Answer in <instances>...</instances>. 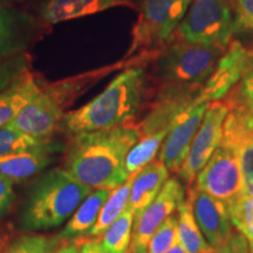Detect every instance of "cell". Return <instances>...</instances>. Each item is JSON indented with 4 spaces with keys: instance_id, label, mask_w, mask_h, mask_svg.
Returning <instances> with one entry per match:
<instances>
[{
    "instance_id": "3",
    "label": "cell",
    "mask_w": 253,
    "mask_h": 253,
    "mask_svg": "<svg viewBox=\"0 0 253 253\" xmlns=\"http://www.w3.org/2000/svg\"><path fill=\"white\" fill-rule=\"evenodd\" d=\"M147 65H132L123 69L104 88L80 108L67 113L60 126L67 134L106 130L131 122L148 95Z\"/></svg>"
},
{
    "instance_id": "36",
    "label": "cell",
    "mask_w": 253,
    "mask_h": 253,
    "mask_svg": "<svg viewBox=\"0 0 253 253\" xmlns=\"http://www.w3.org/2000/svg\"><path fill=\"white\" fill-rule=\"evenodd\" d=\"M166 253H189L188 251H186V250L183 248V245L181 244V243L179 242H177L175 245L172 246L171 249L169 250V251H167Z\"/></svg>"
},
{
    "instance_id": "39",
    "label": "cell",
    "mask_w": 253,
    "mask_h": 253,
    "mask_svg": "<svg viewBox=\"0 0 253 253\" xmlns=\"http://www.w3.org/2000/svg\"><path fill=\"white\" fill-rule=\"evenodd\" d=\"M249 253H253V245H249Z\"/></svg>"
},
{
    "instance_id": "15",
    "label": "cell",
    "mask_w": 253,
    "mask_h": 253,
    "mask_svg": "<svg viewBox=\"0 0 253 253\" xmlns=\"http://www.w3.org/2000/svg\"><path fill=\"white\" fill-rule=\"evenodd\" d=\"M61 145L49 140L30 149L0 158V175L13 182H23L42 172L55 161Z\"/></svg>"
},
{
    "instance_id": "28",
    "label": "cell",
    "mask_w": 253,
    "mask_h": 253,
    "mask_svg": "<svg viewBox=\"0 0 253 253\" xmlns=\"http://www.w3.org/2000/svg\"><path fill=\"white\" fill-rule=\"evenodd\" d=\"M179 242L177 217L171 214L158 226L148 243L147 253H166Z\"/></svg>"
},
{
    "instance_id": "38",
    "label": "cell",
    "mask_w": 253,
    "mask_h": 253,
    "mask_svg": "<svg viewBox=\"0 0 253 253\" xmlns=\"http://www.w3.org/2000/svg\"><path fill=\"white\" fill-rule=\"evenodd\" d=\"M11 1H17V0H0V2H1V4H8V2H11Z\"/></svg>"
},
{
    "instance_id": "5",
    "label": "cell",
    "mask_w": 253,
    "mask_h": 253,
    "mask_svg": "<svg viewBox=\"0 0 253 253\" xmlns=\"http://www.w3.org/2000/svg\"><path fill=\"white\" fill-rule=\"evenodd\" d=\"M225 49L199 45L173 37L157 50L153 62V75L161 87L204 86Z\"/></svg>"
},
{
    "instance_id": "26",
    "label": "cell",
    "mask_w": 253,
    "mask_h": 253,
    "mask_svg": "<svg viewBox=\"0 0 253 253\" xmlns=\"http://www.w3.org/2000/svg\"><path fill=\"white\" fill-rule=\"evenodd\" d=\"M220 101L253 116V52L239 82Z\"/></svg>"
},
{
    "instance_id": "29",
    "label": "cell",
    "mask_w": 253,
    "mask_h": 253,
    "mask_svg": "<svg viewBox=\"0 0 253 253\" xmlns=\"http://www.w3.org/2000/svg\"><path fill=\"white\" fill-rule=\"evenodd\" d=\"M27 61L24 54L0 60V93L11 87L27 72Z\"/></svg>"
},
{
    "instance_id": "9",
    "label": "cell",
    "mask_w": 253,
    "mask_h": 253,
    "mask_svg": "<svg viewBox=\"0 0 253 253\" xmlns=\"http://www.w3.org/2000/svg\"><path fill=\"white\" fill-rule=\"evenodd\" d=\"M194 185L226 204L233 201L243 192L242 173L235 153L220 144L196 176Z\"/></svg>"
},
{
    "instance_id": "37",
    "label": "cell",
    "mask_w": 253,
    "mask_h": 253,
    "mask_svg": "<svg viewBox=\"0 0 253 253\" xmlns=\"http://www.w3.org/2000/svg\"><path fill=\"white\" fill-rule=\"evenodd\" d=\"M5 246V243H4V239L1 238V236H0V253L2 252V249H4Z\"/></svg>"
},
{
    "instance_id": "17",
    "label": "cell",
    "mask_w": 253,
    "mask_h": 253,
    "mask_svg": "<svg viewBox=\"0 0 253 253\" xmlns=\"http://www.w3.org/2000/svg\"><path fill=\"white\" fill-rule=\"evenodd\" d=\"M121 6L134 7V4L131 0H47L40 19L45 25H55Z\"/></svg>"
},
{
    "instance_id": "8",
    "label": "cell",
    "mask_w": 253,
    "mask_h": 253,
    "mask_svg": "<svg viewBox=\"0 0 253 253\" xmlns=\"http://www.w3.org/2000/svg\"><path fill=\"white\" fill-rule=\"evenodd\" d=\"M227 113L229 108L223 101H213L209 103L201 126L190 145L184 163L178 171L182 181L188 186L194 184L196 176L220 145L224 121Z\"/></svg>"
},
{
    "instance_id": "10",
    "label": "cell",
    "mask_w": 253,
    "mask_h": 253,
    "mask_svg": "<svg viewBox=\"0 0 253 253\" xmlns=\"http://www.w3.org/2000/svg\"><path fill=\"white\" fill-rule=\"evenodd\" d=\"M184 201V189L178 179L169 178L151 203L135 218L129 253H147L148 243L158 226L173 214Z\"/></svg>"
},
{
    "instance_id": "19",
    "label": "cell",
    "mask_w": 253,
    "mask_h": 253,
    "mask_svg": "<svg viewBox=\"0 0 253 253\" xmlns=\"http://www.w3.org/2000/svg\"><path fill=\"white\" fill-rule=\"evenodd\" d=\"M112 191L110 189H96L91 191L67 220L65 229L60 232V238L67 242L84 238L97 220L101 209Z\"/></svg>"
},
{
    "instance_id": "35",
    "label": "cell",
    "mask_w": 253,
    "mask_h": 253,
    "mask_svg": "<svg viewBox=\"0 0 253 253\" xmlns=\"http://www.w3.org/2000/svg\"><path fill=\"white\" fill-rule=\"evenodd\" d=\"M79 249H80V245L74 240V243H67V244L61 245L56 250H52L49 253H79Z\"/></svg>"
},
{
    "instance_id": "1",
    "label": "cell",
    "mask_w": 253,
    "mask_h": 253,
    "mask_svg": "<svg viewBox=\"0 0 253 253\" xmlns=\"http://www.w3.org/2000/svg\"><path fill=\"white\" fill-rule=\"evenodd\" d=\"M138 140L140 130L132 122L73 136L66 155V171L93 190L116 189L129 178L126 157Z\"/></svg>"
},
{
    "instance_id": "24",
    "label": "cell",
    "mask_w": 253,
    "mask_h": 253,
    "mask_svg": "<svg viewBox=\"0 0 253 253\" xmlns=\"http://www.w3.org/2000/svg\"><path fill=\"white\" fill-rule=\"evenodd\" d=\"M166 137V134H156L140 137L137 143L129 150L126 157L125 170L126 175H134L141 169H143L145 166L153 162L158 150H161V147H162Z\"/></svg>"
},
{
    "instance_id": "7",
    "label": "cell",
    "mask_w": 253,
    "mask_h": 253,
    "mask_svg": "<svg viewBox=\"0 0 253 253\" xmlns=\"http://www.w3.org/2000/svg\"><path fill=\"white\" fill-rule=\"evenodd\" d=\"M235 21L233 0H194L175 37L226 49L235 36Z\"/></svg>"
},
{
    "instance_id": "33",
    "label": "cell",
    "mask_w": 253,
    "mask_h": 253,
    "mask_svg": "<svg viewBox=\"0 0 253 253\" xmlns=\"http://www.w3.org/2000/svg\"><path fill=\"white\" fill-rule=\"evenodd\" d=\"M218 253H249V243L238 231H232L225 244L217 250Z\"/></svg>"
},
{
    "instance_id": "2",
    "label": "cell",
    "mask_w": 253,
    "mask_h": 253,
    "mask_svg": "<svg viewBox=\"0 0 253 253\" xmlns=\"http://www.w3.org/2000/svg\"><path fill=\"white\" fill-rule=\"evenodd\" d=\"M155 55L156 52L122 59L106 67L93 69L53 82L45 88H41L39 93L7 126L38 140H48L61 125L63 118L67 114L66 109L72 106L84 91L110 73L132 65H149Z\"/></svg>"
},
{
    "instance_id": "20",
    "label": "cell",
    "mask_w": 253,
    "mask_h": 253,
    "mask_svg": "<svg viewBox=\"0 0 253 253\" xmlns=\"http://www.w3.org/2000/svg\"><path fill=\"white\" fill-rule=\"evenodd\" d=\"M40 89L33 75L26 72L11 87L0 93V128L13 121Z\"/></svg>"
},
{
    "instance_id": "34",
    "label": "cell",
    "mask_w": 253,
    "mask_h": 253,
    "mask_svg": "<svg viewBox=\"0 0 253 253\" xmlns=\"http://www.w3.org/2000/svg\"><path fill=\"white\" fill-rule=\"evenodd\" d=\"M79 253H107L104 251L100 243V238L97 237H90L88 239H84L82 244L79 249Z\"/></svg>"
},
{
    "instance_id": "27",
    "label": "cell",
    "mask_w": 253,
    "mask_h": 253,
    "mask_svg": "<svg viewBox=\"0 0 253 253\" xmlns=\"http://www.w3.org/2000/svg\"><path fill=\"white\" fill-rule=\"evenodd\" d=\"M43 141L46 140H38L24 132L15 130L11 126H5L0 128V158L21 153L42 143Z\"/></svg>"
},
{
    "instance_id": "4",
    "label": "cell",
    "mask_w": 253,
    "mask_h": 253,
    "mask_svg": "<svg viewBox=\"0 0 253 253\" xmlns=\"http://www.w3.org/2000/svg\"><path fill=\"white\" fill-rule=\"evenodd\" d=\"M93 189L73 178L66 169L41 173L28 190L21 213V227L46 231L67 221Z\"/></svg>"
},
{
    "instance_id": "12",
    "label": "cell",
    "mask_w": 253,
    "mask_h": 253,
    "mask_svg": "<svg viewBox=\"0 0 253 253\" xmlns=\"http://www.w3.org/2000/svg\"><path fill=\"white\" fill-rule=\"evenodd\" d=\"M221 143L233 151L243 179V192L253 195V116L238 108L227 107Z\"/></svg>"
},
{
    "instance_id": "31",
    "label": "cell",
    "mask_w": 253,
    "mask_h": 253,
    "mask_svg": "<svg viewBox=\"0 0 253 253\" xmlns=\"http://www.w3.org/2000/svg\"><path fill=\"white\" fill-rule=\"evenodd\" d=\"M235 2V34L253 33V0H233Z\"/></svg>"
},
{
    "instance_id": "18",
    "label": "cell",
    "mask_w": 253,
    "mask_h": 253,
    "mask_svg": "<svg viewBox=\"0 0 253 253\" xmlns=\"http://www.w3.org/2000/svg\"><path fill=\"white\" fill-rule=\"evenodd\" d=\"M168 179L169 170L160 160L153 161L135 173L128 204L135 218L157 197Z\"/></svg>"
},
{
    "instance_id": "13",
    "label": "cell",
    "mask_w": 253,
    "mask_h": 253,
    "mask_svg": "<svg viewBox=\"0 0 253 253\" xmlns=\"http://www.w3.org/2000/svg\"><path fill=\"white\" fill-rule=\"evenodd\" d=\"M188 199L191 202L195 219L209 245L216 250L221 248L233 231L227 204L194 184L188 188Z\"/></svg>"
},
{
    "instance_id": "6",
    "label": "cell",
    "mask_w": 253,
    "mask_h": 253,
    "mask_svg": "<svg viewBox=\"0 0 253 253\" xmlns=\"http://www.w3.org/2000/svg\"><path fill=\"white\" fill-rule=\"evenodd\" d=\"M194 0H141L131 42L125 58L153 53L175 37Z\"/></svg>"
},
{
    "instance_id": "16",
    "label": "cell",
    "mask_w": 253,
    "mask_h": 253,
    "mask_svg": "<svg viewBox=\"0 0 253 253\" xmlns=\"http://www.w3.org/2000/svg\"><path fill=\"white\" fill-rule=\"evenodd\" d=\"M34 32L36 25L30 15L0 2V60L23 54Z\"/></svg>"
},
{
    "instance_id": "30",
    "label": "cell",
    "mask_w": 253,
    "mask_h": 253,
    "mask_svg": "<svg viewBox=\"0 0 253 253\" xmlns=\"http://www.w3.org/2000/svg\"><path fill=\"white\" fill-rule=\"evenodd\" d=\"M53 240L41 235H26L15 239L2 253H49Z\"/></svg>"
},
{
    "instance_id": "23",
    "label": "cell",
    "mask_w": 253,
    "mask_h": 253,
    "mask_svg": "<svg viewBox=\"0 0 253 253\" xmlns=\"http://www.w3.org/2000/svg\"><path fill=\"white\" fill-rule=\"evenodd\" d=\"M135 214L130 208L116 219L102 233L100 243L107 253H126L129 251L132 236Z\"/></svg>"
},
{
    "instance_id": "21",
    "label": "cell",
    "mask_w": 253,
    "mask_h": 253,
    "mask_svg": "<svg viewBox=\"0 0 253 253\" xmlns=\"http://www.w3.org/2000/svg\"><path fill=\"white\" fill-rule=\"evenodd\" d=\"M177 229L179 243L189 253H218L216 249L209 245L199 229L192 212L190 199H184L177 209Z\"/></svg>"
},
{
    "instance_id": "25",
    "label": "cell",
    "mask_w": 253,
    "mask_h": 253,
    "mask_svg": "<svg viewBox=\"0 0 253 253\" xmlns=\"http://www.w3.org/2000/svg\"><path fill=\"white\" fill-rule=\"evenodd\" d=\"M230 219L249 245H253V195L242 192L227 204Z\"/></svg>"
},
{
    "instance_id": "22",
    "label": "cell",
    "mask_w": 253,
    "mask_h": 253,
    "mask_svg": "<svg viewBox=\"0 0 253 253\" xmlns=\"http://www.w3.org/2000/svg\"><path fill=\"white\" fill-rule=\"evenodd\" d=\"M135 175V173H134ZM134 175L129 176V178L110 192L109 197L104 202L101 209L97 220L95 221L93 227L88 231L86 237H100L121 214L125 212L129 204V196H130L131 183Z\"/></svg>"
},
{
    "instance_id": "32",
    "label": "cell",
    "mask_w": 253,
    "mask_h": 253,
    "mask_svg": "<svg viewBox=\"0 0 253 253\" xmlns=\"http://www.w3.org/2000/svg\"><path fill=\"white\" fill-rule=\"evenodd\" d=\"M14 182L8 177L0 175V218L7 212L12 202L14 201Z\"/></svg>"
},
{
    "instance_id": "14",
    "label": "cell",
    "mask_w": 253,
    "mask_h": 253,
    "mask_svg": "<svg viewBox=\"0 0 253 253\" xmlns=\"http://www.w3.org/2000/svg\"><path fill=\"white\" fill-rule=\"evenodd\" d=\"M252 52V48L245 47L239 40H231L213 73L202 88V99L208 102L223 100L244 74Z\"/></svg>"
},
{
    "instance_id": "11",
    "label": "cell",
    "mask_w": 253,
    "mask_h": 253,
    "mask_svg": "<svg viewBox=\"0 0 253 253\" xmlns=\"http://www.w3.org/2000/svg\"><path fill=\"white\" fill-rule=\"evenodd\" d=\"M209 103L199 95L198 99L183 110L170 126L160 153V161L169 171L178 173L181 170Z\"/></svg>"
},
{
    "instance_id": "40",
    "label": "cell",
    "mask_w": 253,
    "mask_h": 253,
    "mask_svg": "<svg viewBox=\"0 0 253 253\" xmlns=\"http://www.w3.org/2000/svg\"><path fill=\"white\" fill-rule=\"evenodd\" d=\"M126 253H129V252H126Z\"/></svg>"
}]
</instances>
